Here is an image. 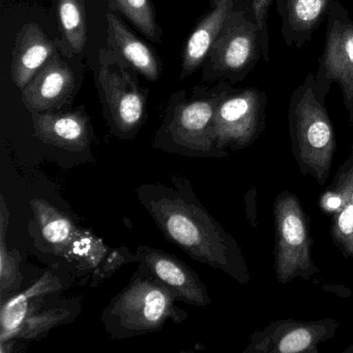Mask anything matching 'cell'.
Segmentation results:
<instances>
[{
    "mask_svg": "<svg viewBox=\"0 0 353 353\" xmlns=\"http://www.w3.org/2000/svg\"><path fill=\"white\" fill-rule=\"evenodd\" d=\"M59 20L72 52L79 53L86 44V20L82 0H59Z\"/></svg>",
    "mask_w": 353,
    "mask_h": 353,
    "instance_id": "obj_24",
    "label": "cell"
},
{
    "mask_svg": "<svg viewBox=\"0 0 353 353\" xmlns=\"http://www.w3.org/2000/svg\"><path fill=\"white\" fill-rule=\"evenodd\" d=\"M68 288L63 274L46 270L32 286L10 296L0 309V343L15 341L16 334L30 314L42 309L45 299Z\"/></svg>",
    "mask_w": 353,
    "mask_h": 353,
    "instance_id": "obj_12",
    "label": "cell"
},
{
    "mask_svg": "<svg viewBox=\"0 0 353 353\" xmlns=\"http://www.w3.org/2000/svg\"><path fill=\"white\" fill-rule=\"evenodd\" d=\"M82 310V297L70 299L48 309L30 314L15 336L16 340L34 341L44 338L50 330L74 321Z\"/></svg>",
    "mask_w": 353,
    "mask_h": 353,
    "instance_id": "obj_22",
    "label": "cell"
},
{
    "mask_svg": "<svg viewBox=\"0 0 353 353\" xmlns=\"http://www.w3.org/2000/svg\"><path fill=\"white\" fill-rule=\"evenodd\" d=\"M76 262L78 268L92 274L94 288L110 278L117 270L134 261L128 248L113 249L88 229H80L67 257Z\"/></svg>",
    "mask_w": 353,
    "mask_h": 353,
    "instance_id": "obj_15",
    "label": "cell"
},
{
    "mask_svg": "<svg viewBox=\"0 0 353 353\" xmlns=\"http://www.w3.org/2000/svg\"><path fill=\"white\" fill-rule=\"evenodd\" d=\"M334 179L340 185L342 205L338 214L330 218V235L343 256L353 258V144Z\"/></svg>",
    "mask_w": 353,
    "mask_h": 353,
    "instance_id": "obj_20",
    "label": "cell"
},
{
    "mask_svg": "<svg viewBox=\"0 0 353 353\" xmlns=\"http://www.w3.org/2000/svg\"><path fill=\"white\" fill-rule=\"evenodd\" d=\"M315 74L310 73L291 97L289 133L291 150L301 174L323 185L330 179L334 152L336 132L326 110L325 101L316 94Z\"/></svg>",
    "mask_w": 353,
    "mask_h": 353,
    "instance_id": "obj_3",
    "label": "cell"
},
{
    "mask_svg": "<svg viewBox=\"0 0 353 353\" xmlns=\"http://www.w3.org/2000/svg\"><path fill=\"white\" fill-rule=\"evenodd\" d=\"M54 52V45L38 24L22 26L12 54V79L17 88L23 90Z\"/></svg>",
    "mask_w": 353,
    "mask_h": 353,
    "instance_id": "obj_17",
    "label": "cell"
},
{
    "mask_svg": "<svg viewBox=\"0 0 353 353\" xmlns=\"http://www.w3.org/2000/svg\"><path fill=\"white\" fill-rule=\"evenodd\" d=\"M111 3L146 37L158 40L156 22L148 0H111Z\"/></svg>",
    "mask_w": 353,
    "mask_h": 353,
    "instance_id": "obj_25",
    "label": "cell"
},
{
    "mask_svg": "<svg viewBox=\"0 0 353 353\" xmlns=\"http://www.w3.org/2000/svg\"><path fill=\"white\" fill-rule=\"evenodd\" d=\"M332 0H286L283 15V36L287 44H305L324 16Z\"/></svg>",
    "mask_w": 353,
    "mask_h": 353,
    "instance_id": "obj_19",
    "label": "cell"
},
{
    "mask_svg": "<svg viewBox=\"0 0 353 353\" xmlns=\"http://www.w3.org/2000/svg\"><path fill=\"white\" fill-rule=\"evenodd\" d=\"M336 319L303 321L281 319L253 332L245 353H318L319 347L336 336Z\"/></svg>",
    "mask_w": 353,
    "mask_h": 353,
    "instance_id": "obj_8",
    "label": "cell"
},
{
    "mask_svg": "<svg viewBox=\"0 0 353 353\" xmlns=\"http://www.w3.org/2000/svg\"><path fill=\"white\" fill-rule=\"evenodd\" d=\"M106 17L109 43L113 50L146 79L156 81L159 77V65L152 50L138 40L114 15L108 14Z\"/></svg>",
    "mask_w": 353,
    "mask_h": 353,
    "instance_id": "obj_21",
    "label": "cell"
},
{
    "mask_svg": "<svg viewBox=\"0 0 353 353\" xmlns=\"http://www.w3.org/2000/svg\"><path fill=\"white\" fill-rule=\"evenodd\" d=\"M327 21L323 53L314 86L318 97L325 101L332 84L339 83L353 127V21L339 0H332Z\"/></svg>",
    "mask_w": 353,
    "mask_h": 353,
    "instance_id": "obj_6",
    "label": "cell"
},
{
    "mask_svg": "<svg viewBox=\"0 0 353 353\" xmlns=\"http://www.w3.org/2000/svg\"><path fill=\"white\" fill-rule=\"evenodd\" d=\"M266 105L265 94L256 88L223 97L214 114L219 148L228 152L253 144L265 130Z\"/></svg>",
    "mask_w": 353,
    "mask_h": 353,
    "instance_id": "obj_7",
    "label": "cell"
},
{
    "mask_svg": "<svg viewBox=\"0 0 353 353\" xmlns=\"http://www.w3.org/2000/svg\"><path fill=\"white\" fill-rule=\"evenodd\" d=\"M234 11V0H214L212 10L198 24L190 37L183 59V73L185 77L193 73L210 54L214 42L220 36L229 16Z\"/></svg>",
    "mask_w": 353,
    "mask_h": 353,
    "instance_id": "obj_18",
    "label": "cell"
},
{
    "mask_svg": "<svg viewBox=\"0 0 353 353\" xmlns=\"http://www.w3.org/2000/svg\"><path fill=\"white\" fill-rule=\"evenodd\" d=\"M177 301L170 289L139 264L129 285L103 311L105 330L114 340H123L158 332L168 321L181 323L189 315Z\"/></svg>",
    "mask_w": 353,
    "mask_h": 353,
    "instance_id": "obj_2",
    "label": "cell"
},
{
    "mask_svg": "<svg viewBox=\"0 0 353 353\" xmlns=\"http://www.w3.org/2000/svg\"><path fill=\"white\" fill-rule=\"evenodd\" d=\"M172 185L143 183L138 199L165 239L200 263L241 284L251 280L247 260L234 237L204 208L187 177L170 175Z\"/></svg>",
    "mask_w": 353,
    "mask_h": 353,
    "instance_id": "obj_1",
    "label": "cell"
},
{
    "mask_svg": "<svg viewBox=\"0 0 353 353\" xmlns=\"http://www.w3.org/2000/svg\"><path fill=\"white\" fill-rule=\"evenodd\" d=\"M74 86L69 65L54 54L22 90V102L32 113L48 112L69 100Z\"/></svg>",
    "mask_w": 353,
    "mask_h": 353,
    "instance_id": "obj_14",
    "label": "cell"
},
{
    "mask_svg": "<svg viewBox=\"0 0 353 353\" xmlns=\"http://www.w3.org/2000/svg\"><path fill=\"white\" fill-rule=\"evenodd\" d=\"M214 69L245 74L262 55L257 23L233 11L210 52Z\"/></svg>",
    "mask_w": 353,
    "mask_h": 353,
    "instance_id": "obj_9",
    "label": "cell"
},
{
    "mask_svg": "<svg viewBox=\"0 0 353 353\" xmlns=\"http://www.w3.org/2000/svg\"><path fill=\"white\" fill-rule=\"evenodd\" d=\"M34 220L30 232L34 243L45 253L61 256L67 259L80 227L63 210L43 198L30 200Z\"/></svg>",
    "mask_w": 353,
    "mask_h": 353,
    "instance_id": "obj_13",
    "label": "cell"
},
{
    "mask_svg": "<svg viewBox=\"0 0 353 353\" xmlns=\"http://www.w3.org/2000/svg\"><path fill=\"white\" fill-rule=\"evenodd\" d=\"M10 224V210L3 195L0 197V303H5L14 293L19 291L23 282L20 270L21 254L18 250H10L7 243V231Z\"/></svg>",
    "mask_w": 353,
    "mask_h": 353,
    "instance_id": "obj_23",
    "label": "cell"
},
{
    "mask_svg": "<svg viewBox=\"0 0 353 353\" xmlns=\"http://www.w3.org/2000/svg\"><path fill=\"white\" fill-rule=\"evenodd\" d=\"M272 0H253V13L259 30L260 48L266 61L270 59V39L268 32V11Z\"/></svg>",
    "mask_w": 353,
    "mask_h": 353,
    "instance_id": "obj_26",
    "label": "cell"
},
{
    "mask_svg": "<svg viewBox=\"0 0 353 353\" xmlns=\"http://www.w3.org/2000/svg\"><path fill=\"white\" fill-rule=\"evenodd\" d=\"M133 255L134 261L143 264L161 283L172 291L179 301L195 307H208L212 303L206 285L176 256L150 245H139Z\"/></svg>",
    "mask_w": 353,
    "mask_h": 353,
    "instance_id": "obj_10",
    "label": "cell"
},
{
    "mask_svg": "<svg viewBox=\"0 0 353 353\" xmlns=\"http://www.w3.org/2000/svg\"><path fill=\"white\" fill-rule=\"evenodd\" d=\"M223 97L177 107L154 139V146L169 154L190 158L221 159L228 156L216 142L214 114Z\"/></svg>",
    "mask_w": 353,
    "mask_h": 353,
    "instance_id": "obj_5",
    "label": "cell"
},
{
    "mask_svg": "<svg viewBox=\"0 0 353 353\" xmlns=\"http://www.w3.org/2000/svg\"><path fill=\"white\" fill-rule=\"evenodd\" d=\"M34 137L43 143L69 152H80L92 142V128L84 113H32Z\"/></svg>",
    "mask_w": 353,
    "mask_h": 353,
    "instance_id": "obj_16",
    "label": "cell"
},
{
    "mask_svg": "<svg viewBox=\"0 0 353 353\" xmlns=\"http://www.w3.org/2000/svg\"><path fill=\"white\" fill-rule=\"evenodd\" d=\"M101 86L104 92L111 123L121 138L131 137L141 125L145 100L129 74L123 70L101 68Z\"/></svg>",
    "mask_w": 353,
    "mask_h": 353,
    "instance_id": "obj_11",
    "label": "cell"
},
{
    "mask_svg": "<svg viewBox=\"0 0 353 353\" xmlns=\"http://www.w3.org/2000/svg\"><path fill=\"white\" fill-rule=\"evenodd\" d=\"M274 272L281 284L311 280L320 272L312 258L309 219L295 194L281 192L274 202Z\"/></svg>",
    "mask_w": 353,
    "mask_h": 353,
    "instance_id": "obj_4",
    "label": "cell"
}]
</instances>
